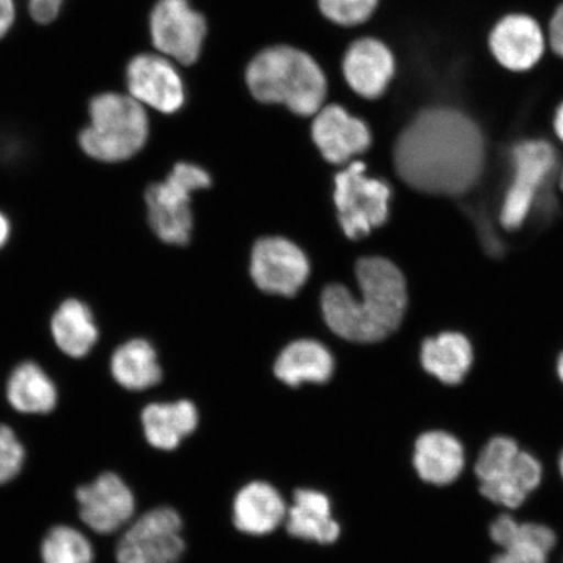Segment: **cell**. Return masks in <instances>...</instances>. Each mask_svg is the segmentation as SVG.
Returning <instances> with one entry per match:
<instances>
[{"label": "cell", "instance_id": "1", "mask_svg": "<svg viewBox=\"0 0 563 563\" xmlns=\"http://www.w3.org/2000/svg\"><path fill=\"white\" fill-rule=\"evenodd\" d=\"M485 159L478 126L452 109L422 111L397 141L396 170L408 186L432 195H461L476 185Z\"/></svg>", "mask_w": 563, "mask_h": 563}, {"label": "cell", "instance_id": "2", "mask_svg": "<svg viewBox=\"0 0 563 563\" xmlns=\"http://www.w3.org/2000/svg\"><path fill=\"white\" fill-rule=\"evenodd\" d=\"M356 278L362 299L352 297L346 287L328 286L322 292V312L330 329L351 342L385 340L399 328L407 307L404 274L389 260H358Z\"/></svg>", "mask_w": 563, "mask_h": 563}, {"label": "cell", "instance_id": "3", "mask_svg": "<svg viewBox=\"0 0 563 563\" xmlns=\"http://www.w3.org/2000/svg\"><path fill=\"white\" fill-rule=\"evenodd\" d=\"M245 82L257 101L284 104L301 117L316 115L328 91L319 63L300 48L287 45L260 52L246 67Z\"/></svg>", "mask_w": 563, "mask_h": 563}, {"label": "cell", "instance_id": "4", "mask_svg": "<svg viewBox=\"0 0 563 563\" xmlns=\"http://www.w3.org/2000/svg\"><path fill=\"white\" fill-rule=\"evenodd\" d=\"M150 136L145 106L130 95L102 93L91 98L89 124L80 132L81 151L102 164H119L143 150Z\"/></svg>", "mask_w": 563, "mask_h": 563}, {"label": "cell", "instance_id": "5", "mask_svg": "<svg viewBox=\"0 0 563 563\" xmlns=\"http://www.w3.org/2000/svg\"><path fill=\"white\" fill-rule=\"evenodd\" d=\"M475 474L485 498L504 508L517 509L539 487L543 467L516 441L498 435L478 454Z\"/></svg>", "mask_w": 563, "mask_h": 563}, {"label": "cell", "instance_id": "6", "mask_svg": "<svg viewBox=\"0 0 563 563\" xmlns=\"http://www.w3.org/2000/svg\"><path fill=\"white\" fill-rule=\"evenodd\" d=\"M210 176L201 167L178 164L165 181L156 183L146 189L147 218L154 234L162 242L186 245L191 239L194 217L192 192L210 186Z\"/></svg>", "mask_w": 563, "mask_h": 563}, {"label": "cell", "instance_id": "7", "mask_svg": "<svg viewBox=\"0 0 563 563\" xmlns=\"http://www.w3.org/2000/svg\"><path fill=\"white\" fill-rule=\"evenodd\" d=\"M364 173L363 162H352L346 170L335 176L338 220L352 241L383 227L389 216L390 187Z\"/></svg>", "mask_w": 563, "mask_h": 563}, {"label": "cell", "instance_id": "8", "mask_svg": "<svg viewBox=\"0 0 563 563\" xmlns=\"http://www.w3.org/2000/svg\"><path fill=\"white\" fill-rule=\"evenodd\" d=\"M152 44L174 63L191 66L206 44L208 23L189 0H158L150 18Z\"/></svg>", "mask_w": 563, "mask_h": 563}, {"label": "cell", "instance_id": "9", "mask_svg": "<svg viewBox=\"0 0 563 563\" xmlns=\"http://www.w3.org/2000/svg\"><path fill=\"white\" fill-rule=\"evenodd\" d=\"M186 551L181 519L170 508L153 509L135 520L117 545L118 563H176Z\"/></svg>", "mask_w": 563, "mask_h": 563}, {"label": "cell", "instance_id": "10", "mask_svg": "<svg viewBox=\"0 0 563 563\" xmlns=\"http://www.w3.org/2000/svg\"><path fill=\"white\" fill-rule=\"evenodd\" d=\"M251 274L260 290L291 298L306 284L309 264L294 243L265 238L253 246Z\"/></svg>", "mask_w": 563, "mask_h": 563}, {"label": "cell", "instance_id": "11", "mask_svg": "<svg viewBox=\"0 0 563 563\" xmlns=\"http://www.w3.org/2000/svg\"><path fill=\"white\" fill-rule=\"evenodd\" d=\"M130 96L143 106L174 114L186 100L179 70L174 62L162 54H139L125 70Z\"/></svg>", "mask_w": 563, "mask_h": 563}, {"label": "cell", "instance_id": "12", "mask_svg": "<svg viewBox=\"0 0 563 563\" xmlns=\"http://www.w3.org/2000/svg\"><path fill=\"white\" fill-rule=\"evenodd\" d=\"M76 501L84 523L100 534L121 530L135 514V496L123 478L103 473L76 490Z\"/></svg>", "mask_w": 563, "mask_h": 563}, {"label": "cell", "instance_id": "13", "mask_svg": "<svg viewBox=\"0 0 563 563\" xmlns=\"http://www.w3.org/2000/svg\"><path fill=\"white\" fill-rule=\"evenodd\" d=\"M516 175L505 197L501 221L506 229H518L526 220L541 185L555 164L553 147L545 141H526L512 152Z\"/></svg>", "mask_w": 563, "mask_h": 563}, {"label": "cell", "instance_id": "14", "mask_svg": "<svg viewBox=\"0 0 563 563\" xmlns=\"http://www.w3.org/2000/svg\"><path fill=\"white\" fill-rule=\"evenodd\" d=\"M312 136L322 156L336 165L364 153L371 145L368 125L338 104L322 106L317 112Z\"/></svg>", "mask_w": 563, "mask_h": 563}, {"label": "cell", "instance_id": "15", "mask_svg": "<svg viewBox=\"0 0 563 563\" xmlns=\"http://www.w3.org/2000/svg\"><path fill=\"white\" fill-rule=\"evenodd\" d=\"M396 73V60L384 42L364 37L352 44L343 58V75L349 86L367 100L382 97Z\"/></svg>", "mask_w": 563, "mask_h": 563}, {"label": "cell", "instance_id": "16", "mask_svg": "<svg viewBox=\"0 0 563 563\" xmlns=\"http://www.w3.org/2000/svg\"><path fill=\"white\" fill-rule=\"evenodd\" d=\"M493 543L503 552L492 563H547L548 554L555 545L551 528L539 523H519L504 514L490 525Z\"/></svg>", "mask_w": 563, "mask_h": 563}, {"label": "cell", "instance_id": "17", "mask_svg": "<svg viewBox=\"0 0 563 563\" xmlns=\"http://www.w3.org/2000/svg\"><path fill=\"white\" fill-rule=\"evenodd\" d=\"M490 48L504 67L527 70L537 65L544 54L543 32L533 19L510 15L493 30Z\"/></svg>", "mask_w": 563, "mask_h": 563}, {"label": "cell", "instance_id": "18", "mask_svg": "<svg viewBox=\"0 0 563 563\" xmlns=\"http://www.w3.org/2000/svg\"><path fill=\"white\" fill-rule=\"evenodd\" d=\"M464 463L466 456L462 443L448 432H427L415 443L413 466L426 483H454L461 476Z\"/></svg>", "mask_w": 563, "mask_h": 563}, {"label": "cell", "instance_id": "19", "mask_svg": "<svg viewBox=\"0 0 563 563\" xmlns=\"http://www.w3.org/2000/svg\"><path fill=\"white\" fill-rule=\"evenodd\" d=\"M286 514L284 498L266 483H251L235 498L234 523L245 533H269L284 522Z\"/></svg>", "mask_w": 563, "mask_h": 563}, {"label": "cell", "instance_id": "20", "mask_svg": "<svg viewBox=\"0 0 563 563\" xmlns=\"http://www.w3.org/2000/svg\"><path fill=\"white\" fill-rule=\"evenodd\" d=\"M287 531L295 538L332 544L340 538L341 528L332 517L329 499L320 492L299 489L287 512Z\"/></svg>", "mask_w": 563, "mask_h": 563}, {"label": "cell", "instance_id": "21", "mask_svg": "<svg viewBox=\"0 0 563 563\" xmlns=\"http://www.w3.org/2000/svg\"><path fill=\"white\" fill-rule=\"evenodd\" d=\"M141 422L145 438L153 448L173 450L195 431L199 424V413L188 400L152 404L141 412Z\"/></svg>", "mask_w": 563, "mask_h": 563}, {"label": "cell", "instance_id": "22", "mask_svg": "<svg viewBox=\"0 0 563 563\" xmlns=\"http://www.w3.org/2000/svg\"><path fill=\"white\" fill-rule=\"evenodd\" d=\"M51 328L56 346L74 358L87 356L100 336L90 308L77 299L62 302L53 314Z\"/></svg>", "mask_w": 563, "mask_h": 563}, {"label": "cell", "instance_id": "23", "mask_svg": "<svg viewBox=\"0 0 563 563\" xmlns=\"http://www.w3.org/2000/svg\"><path fill=\"white\" fill-rule=\"evenodd\" d=\"M473 361V346L463 334L442 333L422 343V368L442 384L460 385L467 376Z\"/></svg>", "mask_w": 563, "mask_h": 563}, {"label": "cell", "instance_id": "24", "mask_svg": "<svg viewBox=\"0 0 563 563\" xmlns=\"http://www.w3.org/2000/svg\"><path fill=\"white\" fill-rule=\"evenodd\" d=\"M5 397L13 410L26 415L52 412L58 404V390L53 379L34 362L21 363L12 371Z\"/></svg>", "mask_w": 563, "mask_h": 563}, {"label": "cell", "instance_id": "25", "mask_svg": "<svg viewBox=\"0 0 563 563\" xmlns=\"http://www.w3.org/2000/svg\"><path fill=\"white\" fill-rule=\"evenodd\" d=\"M333 371L332 354L321 343L309 340L288 344L274 367L280 382L290 386H298L301 383H327Z\"/></svg>", "mask_w": 563, "mask_h": 563}, {"label": "cell", "instance_id": "26", "mask_svg": "<svg viewBox=\"0 0 563 563\" xmlns=\"http://www.w3.org/2000/svg\"><path fill=\"white\" fill-rule=\"evenodd\" d=\"M111 376L126 390L141 391L156 386L162 379L157 352L145 340L121 344L111 356Z\"/></svg>", "mask_w": 563, "mask_h": 563}, {"label": "cell", "instance_id": "27", "mask_svg": "<svg viewBox=\"0 0 563 563\" xmlns=\"http://www.w3.org/2000/svg\"><path fill=\"white\" fill-rule=\"evenodd\" d=\"M41 559L42 563H93L95 551L76 528L55 526L42 541Z\"/></svg>", "mask_w": 563, "mask_h": 563}, {"label": "cell", "instance_id": "28", "mask_svg": "<svg viewBox=\"0 0 563 563\" xmlns=\"http://www.w3.org/2000/svg\"><path fill=\"white\" fill-rule=\"evenodd\" d=\"M323 16L341 26H356L375 13L378 0H317Z\"/></svg>", "mask_w": 563, "mask_h": 563}, {"label": "cell", "instance_id": "29", "mask_svg": "<svg viewBox=\"0 0 563 563\" xmlns=\"http://www.w3.org/2000/svg\"><path fill=\"white\" fill-rule=\"evenodd\" d=\"M25 449L13 429L0 424V485L16 478L23 470Z\"/></svg>", "mask_w": 563, "mask_h": 563}, {"label": "cell", "instance_id": "30", "mask_svg": "<svg viewBox=\"0 0 563 563\" xmlns=\"http://www.w3.org/2000/svg\"><path fill=\"white\" fill-rule=\"evenodd\" d=\"M65 0H30V12L40 24L52 23L59 15Z\"/></svg>", "mask_w": 563, "mask_h": 563}, {"label": "cell", "instance_id": "31", "mask_svg": "<svg viewBox=\"0 0 563 563\" xmlns=\"http://www.w3.org/2000/svg\"><path fill=\"white\" fill-rule=\"evenodd\" d=\"M549 35H551L553 51L563 58V4L554 13L551 27H549Z\"/></svg>", "mask_w": 563, "mask_h": 563}, {"label": "cell", "instance_id": "32", "mask_svg": "<svg viewBox=\"0 0 563 563\" xmlns=\"http://www.w3.org/2000/svg\"><path fill=\"white\" fill-rule=\"evenodd\" d=\"M16 18L15 0H0V38L10 32Z\"/></svg>", "mask_w": 563, "mask_h": 563}, {"label": "cell", "instance_id": "33", "mask_svg": "<svg viewBox=\"0 0 563 563\" xmlns=\"http://www.w3.org/2000/svg\"><path fill=\"white\" fill-rule=\"evenodd\" d=\"M10 235L11 224L9 218L0 213V249H3V245L9 242Z\"/></svg>", "mask_w": 563, "mask_h": 563}, {"label": "cell", "instance_id": "34", "mask_svg": "<svg viewBox=\"0 0 563 563\" xmlns=\"http://www.w3.org/2000/svg\"><path fill=\"white\" fill-rule=\"evenodd\" d=\"M554 126L559 137L563 141V103L555 115Z\"/></svg>", "mask_w": 563, "mask_h": 563}, {"label": "cell", "instance_id": "35", "mask_svg": "<svg viewBox=\"0 0 563 563\" xmlns=\"http://www.w3.org/2000/svg\"><path fill=\"white\" fill-rule=\"evenodd\" d=\"M558 373L561 382L563 383V354H561V356L559 357Z\"/></svg>", "mask_w": 563, "mask_h": 563}, {"label": "cell", "instance_id": "36", "mask_svg": "<svg viewBox=\"0 0 563 563\" xmlns=\"http://www.w3.org/2000/svg\"><path fill=\"white\" fill-rule=\"evenodd\" d=\"M560 473H561V475L563 477V453H562V455L560 457Z\"/></svg>", "mask_w": 563, "mask_h": 563}, {"label": "cell", "instance_id": "37", "mask_svg": "<svg viewBox=\"0 0 563 563\" xmlns=\"http://www.w3.org/2000/svg\"><path fill=\"white\" fill-rule=\"evenodd\" d=\"M561 188H562V191H563V172H562V176H561Z\"/></svg>", "mask_w": 563, "mask_h": 563}]
</instances>
